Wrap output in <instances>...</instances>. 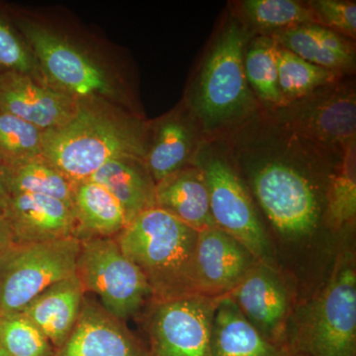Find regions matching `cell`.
Returning <instances> with one entry per match:
<instances>
[{
  "label": "cell",
  "instance_id": "6da1fadb",
  "mask_svg": "<svg viewBox=\"0 0 356 356\" xmlns=\"http://www.w3.org/2000/svg\"><path fill=\"white\" fill-rule=\"evenodd\" d=\"M147 145V129L139 118L118 105L88 100L77 102L64 125L44 133L43 156L74 184L114 159L145 163Z\"/></svg>",
  "mask_w": 356,
  "mask_h": 356
},
{
  "label": "cell",
  "instance_id": "7a4b0ae2",
  "mask_svg": "<svg viewBox=\"0 0 356 356\" xmlns=\"http://www.w3.org/2000/svg\"><path fill=\"white\" fill-rule=\"evenodd\" d=\"M199 231L158 207L138 215L115 236L146 277L154 302L199 295L195 252Z\"/></svg>",
  "mask_w": 356,
  "mask_h": 356
},
{
  "label": "cell",
  "instance_id": "3957f363",
  "mask_svg": "<svg viewBox=\"0 0 356 356\" xmlns=\"http://www.w3.org/2000/svg\"><path fill=\"white\" fill-rule=\"evenodd\" d=\"M30 47L46 83L76 102L102 100L123 106L127 97L108 67L69 37L7 8Z\"/></svg>",
  "mask_w": 356,
  "mask_h": 356
},
{
  "label": "cell",
  "instance_id": "277c9868",
  "mask_svg": "<svg viewBox=\"0 0 356 356\" xmlns=\"http://www.w3.org/2000/svg\"><path fill=\"white\" fill-rule=\"evenodd\" d=\"M247 30L235 20L219 33L191 91V104L204 130L217 132L252 113L254 95L243 67Z\"/></svg>",
  "mask_w": 356,
  "mask_h": 356
},
{
  "label": "cell",
  "instance_id": "5b68a950",
  "mask_svg": "<svg viewBox=\"0 0 356 356\" xmlns=\"http://www.w3.org/2000/svg\"><path fill=\"white\" fill-rule=\"evenodd\" d=\"M284 348L300 356H355L356 273L341 259L317 298L307 306Z\"/></svg>",
  "mask_w": 356,
  "mask_h": 356
},
{
  "label": "cell",
  "instance_id": "8992f818",
  "mask_svg": "<svg viewBox=\"0 0 356 356\" xmlns=\"http://www.w3.org/2000/svg\"><path fill=\"white\" fill-rule=\"evenodd\" d=\"M79 252L76 238L14 245L0 262V315L22 311L47 288L76 275Z\"/></svg>",
  "mask_w": 356,
  "mask_h": 356
},
{
  "label": "cell",
  "instance_id": "52a82bcc",
  "mask_svg": "<svg viewBox=\"0 0 356 356\" xmlns=\"http://www.w3.org/2000/svg\"><path fill=\"white\" fill-rule=\"evenodd\" d=\"M76 275L84 290L98 295L103 308L120 321L134 315L152 297L144 274L115 238L81 241Z\"/></svg>",
  "mask_w": 356,
  "mask_h": 356
},
{
  "label": "cell",
  "instance_id": "ba28073f",
  "mask_svg": "<svg viewBox=\"0 0 356 356\" xmlns=\"http://www.w3.org/2000/svg\"><path fill=\"white\" fill-rule=\"evenodd\" d=\"M201 163L209 191L210 209L218 228L233 236L257 261L268 264L270 245L252 199L224 156L205 154Z\"/></svg>",
  "mask_w": 356,
  "mask_h": 356
},
{
  "label": "cell",
  "instance_id": "9c48e42d",
  "mask_svg": "<svg viewBox=\"0 0 356 356\" xmlns=\"http://www.w3.org/2000/svg\"><path fill=\"white\" fill-rule=\"evenodd\" d=\"M252 189L269 221L283 236L301 238L317 226L318 204L313 185L282 161H269L252 177Z\"/></svg>",
  "mask_w": 356,
  "mask_h": 356
},
{
  "label": "cell",
  "instance_id": "30bf717a",
  "mask_svg": "<svg viewBox=\"0 0 356 356\" xmlns=\"http://www.w3.org/2000/svg\"><path fill=\"white\" fill-rule=\"evenodd\" d=\"M222 297L191 295L154 302L147 327L149 356H208Z\"/></svg>",
  "mask_w": 356,
  "mask_h": 356
},
{
  "label": "cell",
  "instance_id": "8fae6325",
  "mask_svg": "<svg viewBox=\"0 0 356 356\" xmlns=\"http://www.w3.org/2000/svg\"><path fill=\"white\" fill-rule=\"evenodd\" d=\"M280 109L281 121L305 139L341 147L355 140V89L334 83Z\"/></svg>",
  "mask_w": 356,
  "mask_h": 356
},
{
  "label": "cell",
  "instance_id": "7c38bea8",
  "mask_svg": "<svg viewBox=\"0 0 356 356\" xmlns=\"http://www.w3.org/2000/svg\"><path fill=\"white\" fill-rule=\"evenodd\" d=\"M227 295L266 341L284 348L289 297L280 276L268 264L257 261Z\"/></svg>",
  "mask_w": 356,
  "mask_h": 356
},
{
  "label": "cell",
  "instance_id": "4fadbf2b",
  "mask_svg": "<svg viewBox=\"0 0 356 356\" xmlns=\"http://www.w3.org/2000/svg\"><path fill=\"white\" fill-rule=\"evenodd\" d=\"M257 261L247 248L214 227L198 233L195 280L199 295L224 296L247 275Z\"/></svg>",
  "mask_w": 356,
  "mask_h": 356
},
{
  "label": "cell",
  "instance_id": "5bb4252c",
  "mask_svg": "<svg viewBox=\"0 0 356 356\" xmlns=\"http://www.w3.org/2000/svg\"><path fill=\"white\" fill-rule=\"evenodd\" d=\"M76 100L19 72L0 74V111L43 132L60 127L74 115Z\"/></svg>",
  "mask_w": 356,
  "mask_h": 356
},
{
  "label": "cell",
  "instance_id": "9a60e30c",
  "mask_svg": "<svg viewBox=\"0 0 356 356\" xmlns=\"http://www.w3.org/2000/svg\"><path fill=\"white\" fill-rule=\"evenodd\" d=\"M3 217L16 245L76 238L72 206L58 199L35 194L9 196Z\"/></svg>",
  "mask_w": 356,
  "mask_h": 356
},
{
  "label": "cell",
  "instance_id": "2e32d148",
  "mask_svg": "<svg viewBox=\"0 0 356 356\" xmlns=\"http://www.w3.org/2000/svg\"><path fill=\"white\" fill-rule=\"evenodd\" d=\"M51 356H149L144 348L103 307L83 300L67 341Z\"/></svg>",
  "mask_w": 356,
  "mask_h": 356
},
{
  "label": "cell",
  "instance_id": "e0dca14e",
  "mask_svg": "<svg viewBox=\"0 0 356 356\" xmlns=\"http://www.w3.org/2000/svg\"><path fill=\"white\" fill-rule=\"evenodd\" d=\"M154 200L156 207L197 231L217 227L211 214L205 175L197 165L185 166L158 182Z\"/></svg>",
  "mask_w": 356,
  "mask_h": 356
},
{
  "label": "cell",
  "instance_id": "ac0fdd59",
  "mask_svg": "<svg viewBox=\"0 0 356 356\" xmlns=\"http://www.w3.org/2000/svg\"><path fill=\"white\" fill-rule=\"evenodd\" d=\"M86 291L79 276L74 275L47 288L23 309L55 350L67 341L76 325Z\"/></svg>",
  "mask_w": 356,
  "mask_h": 356
},
{
  "label": "cell",
  "instance_id": "d6986e66",
  "mask_svg": "<svg viewBox=\"0 0 356 356\" xmlns=\"http://www.w3.org/2000/svg\"><path fill=\"white\" fill-rule=\"evenodd\" d=\"M268 35L310 64L343 74L355 67V49L351 40L324 26L299 25Z\"/></svg>",
  "mask_w": 356,
  "mask_h": 356
},
{
  "label": "cell",
  "instance_id": "ffe728a7",
  "mask_svg": "<svg viewBox=\"0 0 356 356\" xmlns=\"http://www.w3.org/2000/svg\"><path fill=\"white\" fill-rule=\"evenodd\" d=\"M285 348L269 343L228 295L220 300L213 321L208 356H282Z\"/></svg>",
  "mask_w": 356,
  "mask_h": 356
},
{
  "label": "cell",
  "instance_id": "44dd1931",
  "mask_svg": "<svg viewBox=\"0 0 356 356\" xmlns=\"http://www.w3.org/2000/svg\"><path fill=\"white\" fill-rule=\"evenodd\" d=\"M88 179L102 185L116 199L128 225L140 213L156 207V184L140 159H114Z\"/></svg>",
  "mask_w": 356,
  "mask_h": 356
},
{
  "label": "cell",
  "instance_id": "7402d4cb",
  "mask_svg": "<svg viewBox=\"0 0 356 356\" xmlns=\"http://www.w3.org/2000/svg\"><path fill=\"white\" fill-rule=\"evenodd\" d=\"M72 209L79 241L115 238L128 226L120 204L104 187L89 179L74 184Z\"/></svg>",
  "mask_w": 356,
  "mask_h": 356
},
{
  "label": "cell",
  "instance_id": "603a6c76",
  "mask_svg": "<svg viewBox=\"0 0 356 356\" xmlns=\"http://www.w3.org/2000/svg\"><path fill=\"white\" fill-rule=\"evenodd\" d=\"M194 149L193 129L184 116L170 115L159 122L145 158V165L154 184L185 168Z\"/></svg>",
  "mask_w": 356,
  "mask_h": 356
},
{
  "label": "cell",
  "instance_id": "cb8c5ba5",
  "mask_svg": "<svg viewBox=\"0 0 356 356\" xmlns=\"http://www.w3.org/2000/svg\"><path fill=\"white\" fill-rule=\"evenodd\" d=\"M1 168L2 179L9 196L17 194L49 196L72 206L74 184L44 156L1 166Z\"/></svg>",
  "mask_w": 356,
  "mask_h": 356
},
{
  "label": "cell",
  "instance_id": "d4e9b609",
  "mask_svg": "<svg viewBox=\"0 0 356 356\" xmlns=\"http://www.w3.org/2000/svg\"><path fill=\"white\" fill-rule=\"evenodd\" d=\"M276 60L280 107L306 97L318 89L337 83L343 74L318 67L277 44Z\"/></svg>",
  "mask_w": 356,
  "mask_h": 356
},
{
  "label": "cell",
  "instance_id": "484cf974",
  "mask_svg": "<svg viewBox=\"0 0 356 356\" xmlns=\"http://www.w3.org/2000/svg\"><path fill=\"white\" fill-rule=\"evenodd\" d=\"M248 44L243 56V67L250 88L262 102L280 108L276 60L277 43L269 35H264Z\"/></svg>",
  "mask_w": 356,
  "mask_h": 356
},
{
  "label": "cell",
  "instance_id": "4316f807",
  "mask_svg": "<svg viewBox=\"0 0 356 356\" xmlns=\"http://www.w3.org/2000/svg\"><path fill=\"white\" fill-rule=\"evenodd\" d=\"M343 147V156L327 192V220L336 229L355 220L356 214V144Z\"/></svg>",
  "mask_w": 356,
  "mask_h": 356
},
{
  "label": "cell",
  "instance_id": "83f0119b",
  "mask_svg": "<svg viewBox=\"0 0 356 356\" xmlns=\"http://www.w3.org/2000/svg\"><path fill=\"white\" fill-rule=\"evenodd\" d=\"M242 7L248 22L269 34L295 26L318 24L309 4L295 0H245Z\"/></svg>",
  "mask_w": 356,
  "mask_h": 356
},
{
  "label": "cell",
  "instance_id": "f1b7e54d",
  "mask_svg": "<svg viewBox=\"0 0 356 356\" xmlns=\"http://www.w3.org/2000/svg\"><path fill=\"white\" fill-rule=\"evenodd\" d=\"M43 131L0 111V163L8 166L43 156Z\"/></svg>",
  "mask_w": 356,
  "mask_h": 356
},
{
  "label": "cell",
  "instance_id": "f546056e",
  "mask_svg": "<svg viewBox=\"0 0 356 356\" xmlns=\"http://www.w3.org/2000/svg\"><path fill=\"white\" fill-rule=\"evenodd\" d=\"M0 346L8 356H51L55 348L22 312L0 315Z\"/></svg>",
  "mask_w": 356,
  "mask_h": 356
},
{
  "label": "cell",
  "instance_id": "4dcf8cb0",
  "mask_svg": "<svg viewBox=\"0 0 356 356\" xmlns=\"http://www.w3.org/2000/svg\"><path fill=\"white\" fill-rule=\"evenodd\" d=\"M6 72L27 74L47 84L31 49L13 24L7 8L0 6V74Z\"/></svg>",
  "mask_w": 356,
  "mask_h": 356
},
{
  "label": "cell",
  "instance_id": "1f68e13d",
  "mask_svg": "<svg viewBox=\"0 0 356 356\" xmlns=\"http://www.w3.org/2000/svg\"><path fill=\"white\" fill-rule=\"evenodd\" d=\"M318 25L339 33L348 39L356 35V4L355 1L314 0L307 2Z\"/></svg>",
  "mask_w": 356,
  "mask_h": 356
},
{
  "label": "cell",
  "instance_id": "d6a6232c",
  "mask_svg": "<svg viewBox=\"0 0 356 356\" xmlns=\"http://www.w3.org/2000/svg\"><path fill=\"white\" fill-rule=\"evenodd\" d=\"M13 245V234L8 222L2 215H0V262Z\"/></svg>",
  "mask_w": 356,
  "mask_h": 356
},
{
  "label": "cell",
  "instance_id": "836d02e7",
  "mask_svg": "<svg viewBox=\"0 0 356 356\" xmlns=\"http://www.w3.org/2000/svg\"><path fill=\"white\" fill-rule=\"evenodd\" d=\"M9 195L7 193L6 186H4L3 179H2V168L0 163V215L3 216L4 211L6 209L7 203H8Z\"/></svg>",
  "mask_w": 356,
  "mask_h": 356
},
{
  "label": "cell",
  "instance_id": "e575fe53",
  "mask_svg": "<svg viewBox=\"0 0 356 356\" xmlns=\"http://www.w3.org/2000/svg\"><path fill=\"white\" fill-rule=\"evenodd\" d=\"M282 356H300L298 355H295V353H290V351H288L286 348H285V353L284 355Z\"/></svg>",
  "mask_w": 356,
  "mask_h": 356
},
{
  "label": "cell",
  "instance_id": "d590c367",
  "mask_svg": "<svg viewBox=\"0 0 356 356\" xmlns=\"http://www.w3.org/2000/svg\"><path fill=\"white\" fill-rule=\"evenodd\" d=\"M0 356H8V355H7L6 353V350L1 348V346H0Z\"/></svg>",
  "mask_w": 356,
  "mask_h": 356
}]
</instances>
